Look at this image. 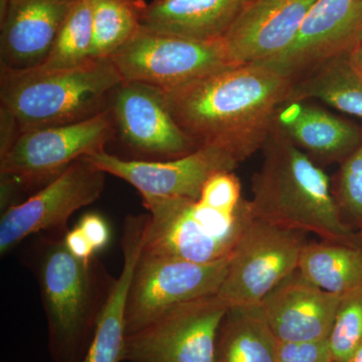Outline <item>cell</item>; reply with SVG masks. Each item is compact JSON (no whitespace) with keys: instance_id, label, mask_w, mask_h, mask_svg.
Listing matches in <instances>:
<instances>
[{"instance_id":"obj_15","label":"cell","mask_w":362,"mask_h":362,"mask_svg":"<svg viewBox=\"0 0 362 362\" xmlns=\"http://www.w3.org/2000/svg\"><path fill=\"white\" fill-rule=\"evenodd\" d=\"M316 0H249L223 37L233 66L263 64L285 52Z\"/></svg>"},{"instance_id":"obj_26","label":"cell","mask_w":362,"mask_h":362,"mask_svg":"<svg viewBox=\"0 0 362 362\" xmlns=\"http://www.w3.org/2000/svg\"><path fill=\"white\" fill-rule=\"evenodd\" d=\"M362 341V287L343 293L329 344L334 362H347Z\"/></svg>"},{"instance_id":"obj_8","label":"cell","mask_w":362,"mask_h":362,"mask_svg":"<svg viewBox=\"0 0 362 362\" xmlns=\"http://www.w3.org/2000/svg\"><path fill=\"white\" fill-rule=\"evenodd\" d=\"M228 259L194 263L141 252L126 303V337L156 322L178 305L218 294Z\"/></svg>"},{"instance_id":"obj_2","label":"cell","mask_w":362,"mask_h":362,"mask_svg":"<svg viewBox=\"0 0 362 362\" xmlns=\"http://www.w3.org/2000/svg\"><path fill=\"white\" fill-rule=\"evenodd\" d=\"M252 177L255 218L279 228L315 233L322 240L356 245L361 235L343 221L330 181L308 154L274 125Z\"/></svg>"},{"instance_id":"obj_14","label":"cell","mask_w":362,"mask_h":362,"mask_svg":"<svg viewBox=\"0 0 362 362\" xmlns=\"http://www.w3.org/2000/svg\"><path fill=\"white\" fill-rule=\"evenodd\" d=\"M362 37V0H316L292 45L265 65L292 82L349 54Z\"/></svg>"},{"instance_id":"obj_12","label":"cell","mask_w":362,"mask_h":362,"mask_svg":"<svg viewBox=\"0 0 362 362\" xmlns=\"http://www.w3.org/2000/svg\"><path fill=\"white\" fill-rule=\"evenodd\" d=\"M109 110L116 136L148 161L180 158L199 149L173 120L164 92L158 88L123 80L112 96Z\"/></svg>"},{"instance_id":"obj_31","label":"cell","mask_w":362,"mask_h":362,"mask_svg":"<svg viewBox=\"0 0 362 362\" xmlns=\"http://www.w3.org/2000/svg\"><path fill=\"white\" fill-rule=\"evenodd\" d=\"M64 242L69 251L77 258L85 261L94 258L96 251L80 226H76L71 230H66L64 235Z\"/></svg>"},{"instance_id":"obj_11","label":"cell","mask_w":362,"mask_h":362,"mask_svg":"<svg viewBox=\"0 0 362 362\" xmlns=\"http://www.w3.org/2000/svg\"><path fill=\"white\" fill-rule=\"evenodd\" d=\"M106 175L84 157L26 201L4 211L0 220L1 257L35 233L66 232L71 214L101 197Z\"/></svg>"},{"instance_id":"obj_30","label":"cell","mask_w":362,"mask_h":362,"mask_svg":"<svg viewBox=\"0 0 362 362\" xmlns=\"http://www.w3.org/2000/svg\"><path fill=\"white\" fill-rule=\"evenodd\" d=\"M78 226L82 228L96 252L104 249L110 240V228L100 214H86Z\"/></svg>"},{"instance_id":"obj_22","label":"cell","mask_w":362,"mask_h":362,"mask_svg":"<svg viewBox=\"0 0 362 362\" xmlns=\"http://www.w3.org/2000/svg\"><path fill=\"white\" fill-rule=\"evenodd\" d=\"M309 99L320 100L362 119V78L350 63L349 54L330 59L293 81L288 102Z\"/></svg>"},{"instance_id":"obj_4","label":"cell","mask_w":362,"mask_h":362,"mask_svg":"<svg viewBox=\"0 0 362 362\" xmlns=\"http://www.w3.org/2000/svg\"><path fill=\"white\" fill-rule=\"evenodd\" d=\"M123 78L109 58L63 70L0 68V109L18 131L82 122L108 111Z\"/></svg>"},{"instance_id":"obj_17","label":"cell","mask_w":362,"mask_h":362,"mask_svg":"<svg viewBox=\"0 0 362 362\" xmlns=\"http://www.w3.org/2000/svg\"><path fill=\"white\" fill-rule=\"evenodd\" d=\"M76 0H7L0 11V68H37L49 57Z\"/></svg>"},{"instance_id":"obj_29","label":"cell","mask_w":362,"mask_h":362,"mask_svg":"<svg viewBox=\"0 0 362 362\" xmlns=\"http://www.w3.org/2000/svg\"><path fill=\"white\" fill-rule=\"evenodd\" d=\"M274 362H334L329 339L317 341H279Z\"/></svg>"},{"instance_id":"obj_9","label":"cell","mask_w":362,"mask_h":362,"mask_svg":"<svg viewBox=\"0 0 362 362\" xmlns=\"http://www.w3.org/2000/svg\"><path fill=\"white\" fill-rule=\"evenodd\" d=\"M125 81L168 92L230 66L223 40L195 42L140 28L109 58Z\"/></svg>"},{"instance_id":"obj_27","label":"cell","mask_w":362,"mask_h":362,"mask_svg":"<svg viewBox=\"0 0 362 362\" xmlns=\"http://www.w3.org/2000/svg\"><path fill=\"white\" fill-rule=\"evenodd\" d=\"M335 201L343 221L350 228L362 226V140L342 162L338 175Z\"/></svg>"},{"instance_id":"obj_13","label":"cell","mask_w":362,"mask_h":362,"mask_svg":"<svg viewBox=\"0 0 362 362\" xmlns=\"http://www.w3.org/2000/svg\"><path fill=\"white\" fill-rule=\"evenodd\" d=\"M86 158L107 175L127 181L142 197L199 199L211 176L232 173L240 165L230 154L214 147H202L171 160H128L105 150Z\"/></svg>"},{"instance_id":"obj_1","label":"cell","mask_w":362,"mask_h":362,"mask_svg":"<svg viewBox=\"0 0 362 362\" xmlns=\"http://www.w3.org/2000/svg\"><path fill=\"white\" fill-rule=\"evenodd\" d=\"M292 80L265 64L230 66L164 92L173 120L197 148L242 163L263 148Z\"/></svg>"},{"instance_id":"obj_24","label":"cell","mask_w":362,"mask_h":362,"mask_svg":"<svg viewBox=\"0 0 362 362\" xmlns=\"http://www.w3.org/2000/svg\"><path fill=\"white\" fill-rule=\"evenodd\" d=\"M146 6L129 0H93L90 58H110L141 28Z\"/></svg>"},{"instance_id":"obj_10","label":"cell","mask_w":362,"mask_h":362,"mask_svg":"<svg viewBox=\"0 0 362 362\" xmlns=\"http://www.w3.org/2000/svg\"><path fill=\"white\" fill-rule=\"evenodd\" d=\"M228 308L218 295L178 305L126 337L122 361L214 362L218 330Z\"/></svg>"},{"instance_id":"obj_18","label":"cell","mask_w":362,"mask_h":362,"mask_svg":"<svg viewBox=\"0 0 362 362\" xmlns=\"http://www.w3.org/2000/svg\"><path fill=\"white\" fill-rule=\"evenodd\" d=\"M275 125L311 159L323 163L344 161L362 140L354 123L306 101L283 105Z\"/></svg>"},{"instance_id":"obj_25","label":"cell","mask_w":362,"mask_h":362,"mask_svg":"<svg viewBox=\"0 0 362 362\" xmlns=\"http://www.w3.org/2000/svg\"><path fill=\"white\" fill-rule=\"evenodd\" d=\"M93 45V0H76L52 45L49 57L37 66L63 70L89 61Z\"/></svg>"},{"instance_id":"obj_20","label":"cell","mask_w":362,"mask_h":362,"mask_svg":"<svg viewBox=\"0 0 362 362\" xmlns=\"http://www.w3.org/2000/svg\"><path fill=\"white\" fill-rule=\"evenodd\" d=\"M147 216H128L123 228L124 263L120 276L98 322L94 339L83 362H122L125 344V310L133 273L143 247Z\"/></svg>"},{"instance_id":"obj_3","label":"cell","mask_w":362,"mask_h":362,"mask_svg":"<svg viewBox=\"0 0 362 362\" xmlns=\"http://www.w3.org/2000/svg\"><path fill=\"white\" fill-rule=\"evenodd\" d=\"M66 232L40 237L33 245L30 266L39 282L54 362H83L116 279L94 257L74 256Z\"/></svg>"},{"instance_id":"obj_19","label":"cell","mask_w":362,"mask_h":362,"mask_svg":"<svg viewBox=\"0 0 362 362\" xmlns=\"http://www.w3.org/2000/svg\"><path fill=\"white\" fill-rule=\"evenodd\" d=\"M249 0H152L141 26L195 42L223 39Z\"/></svg>"},{"instance_id":"obj_6","label":"cell","mask_w":362,"mask_h":362,"mask_svg":"<svg viewBox=\"0 0 362 362\" xmlns=\"http://www.w3.org/2000/svg\"><path fill=\"white\" fill-rule=\"evenodd\" d=\"M116 137L110 110L82 122L21 132L0 154L1 211L18 190L51 182L74 162L105 150Z\"/></svg>"},{"instance_id":"obj_32","label":"cell","mask_w":362,"mask_h":362,"mask_svg":"<svg viewBox=\"0 0 362 362\" xmlns=\"http://www.w3.org/2000/svg\"><path fill=\"white\" fill-rule=\"evenodd\" d=\"M349 61L354 66V70L361 76L362 78V37L356 47L349 54Z\"/></svg>"},{"instance_id":"obj_23","label":"cell","mask_w":362,"mask_h":362,"mask_svg":"<svg viewBox=\"0 0 362 362\" xmlns=\"http://www.w3.org/2000/svg\"><path fill=\"white\" fill-rule=\"evenodd\" d=\"M298 270L328 292L343 293L362 287V242L356 245L307 243Z\"/></svg>"},{"instance_id":"obj_7","label":"cell","mask_w":362,"mask_h":362,"mask_svg":"<svg viewBox=\"0 0 362 362\" xmlns=\"http://www.w3.org/2000/svg\"><path fill=\"white\" fill-rule=\"evenodd\" d=\"M306 233L254 218L228 259L218 296L230 307L257 306L299 268Z\"/></svg>"},{"instance_id":"obj_28","label":"cell","mask_w":362,"mask_h":362,"mask_svg":"<svg viewBox=\"0 0 362 362\" xmlns=\"http://www.w3.org/2000/svg\"><path fill=\"white\" fill-rule=\"evenodd\" d=\"M199 199L228 213L237 211L245 201L240 192V180L233 171L211 176L202 187Z\"/></svg>"},{"instance_id":"obj_16","label":"cell","mask_w":362,"mask_h":362,"mask_svg":"<svg viewBox=\"0 0 362 362\" xmlns=\"http://www.w3.org/2000/svg\"><path fill=\"white\" fill-rule=\"evenodd\" d=\"M341 296L318 287L297 270L259 307L279 341H317L329 339Z\"/></svg>"},{"instance_id":"obj_33","label":"cell","mask_w":362,"mask_h":362,"mask_svg":"<svg viewBox=\"0 0 362 362\" xmlns=\"http://www.w3.org/2000/svg\"><path fill=\"white\" fill-rule=\"evenodd\" d=\"M347 362H362V341L354 350Z\"/></svg>"},{"instance_id":"obj_21","label":"cell","mask_w":362,"mask_h":362,"mask_svg":"<svg viewBox=\"0 0 362 362\" xmlns=\"http://www.w3.org/2000/svg\"><path fill=\"white\" fill-rule=\"evenodd\" d=\"M276 344L259 305L230 307L218 330L214 362H274Z\"/></svg>"},{"instance_id":"obj_5","label":"cell","mask_w":362,"mask_h":362,"mask_svg":"<svg viewBox=\"0 0 362 362\" xmlns=\"http://www.w3.org/2000/svg\"><path fill=\"white\" fill-rule=\"evenodd\" d=\"M149 211L142 254L160 258L213 263L228 258L255 218L245 199L235 213L220 211L201 199L142 197Z\"/></svg>"},{"instance_id":"obj_35","label":"cell","mask_w":362,"mask_h":362,"mask_svg":"<svg viewBox=\"0 0 362 362\" xmlns=\"http://www.w3.org/2000/svg\"><path fill=\"white\" fill-rule=\"evenodd\" d=\"M359 235H361V239H362V226L361 228V230H358Z\"/></svg>"},{"instance_id":"obj_34","label":"cell","mask_w":362,"mask_h":362,"mask_svg":"<svg viewBox=\"0 0 362 362\" xmlns=\"http://www.w3.org/2000/svg\"><path fill=\"white\" fill-rule=\"evenodd\" d=\"M129 1L134 2V4H140V6H146L145 0H129Z\"/></svg>"}]
</instances>
